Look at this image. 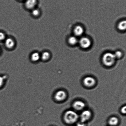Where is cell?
Here are the masks:
<instances>
[{
  "label": "cell",
  "mask_w": 126,
  "mask_h": 126,
  "mask_svg": "<svg viewBox=\"0 0 126 126\" xmlns=\"http://www.w3.org/2000/svg\"><path fill=\"white\" fill-rule=\"evenodd\" d=\"M79 115L77 113L74 111L70 110L67 111L64 114V120L67 124H72L78 120Z\"/></svg>",
  "instance_id": "obj_1"
},
{
  "label": "cell",
  "mask_w": 126,
  "mask_h": 126,
  "mask_svg": "<svg viewBox=\"0 0 126 126\" xmlns=\"http://www.w3.org/2000/svg\"><path fill=\"white\" fill-rule=\"evenodd\" d=\"M116 58L114 54L110 53H107L103 55L102 58V62L106 66H111L115 62Z\"/></svg>",
  "instance_id": "obj_2"
},
{
  "label": "cell",
  "mask_w": 126,
  "mask_h": 126,
  "mask_svg": "<svg viewBox=\"0 0 126 126\" xmlns=\"http://www.w3.org/2000/svg\"><path fill=\"white\" fill-rule=\"evenodd\" d=\"M80 45L84 49H87L90 47L91 44V41L86 37H83L79 41Z\"/></svg>",
  "instance_id": "obj_3"
},
{
  "label": "cell",
  "mask_w": 126,
  "mask_h": 126,
  "mask_svg": "<svg viewBox=\"0 0 126 126\" xmlns=\"http://www.w3.org/2000/svg\"><path fill=\"white\" fill-rule=\"evenodd\" d=\"M37 3V0H25V6L27 9L32 10L35 8Z\"/></svg>",
  "instance_id": "obj_4"
},
{
  "label": "cell",
  "mask_w": 126,
  "mask_h": 126,
  "mask_svg": "<svg viewBox=\"0 0 126 126\" xmlns=\"http://www.w3.org/2000/svg\"><path fill=\"white\" fill-rule=\"evenodd\" d=\"M95 79L91 76L85 77L83 80V83L85 86L87 87H92L95 83Z\"/></svg>",
  "instance_id": "obj_5"
},
{
  "label": "cell",
  "mask_w": 126,
  "mask_h": 126,
  "mask_svg": "<svg viewBox=\"0 0 126 126\" xmlns=\"http://www.w3.org/2000/svg\"><path fill=\"white\" fill-rule=\"evenodd\" d=\"M91 113L90 111L86 110L83 111L80 115L81 121L85 123V122L89 119L91 117Z\"/></svg>",
  "instance_id": "obj_6"
},
{
  "label": "cell",
  "mask_w": 126,
  "mask_h": 126,
  "mask_svg": "<svg viewBox=\"0 0 126 126\" xmlns=\"http://www.w3.org/2000/svg\"><path fill=\"white\" fill-rule=\"evenodd\" d=\"M66 97V94L65 91L60 90L58 91L55 95V98L56 101L60 102L64 100Z\"/></svg>",
  "instance_id": "obj_7"
},
{
  "label": "cell",
  "mask_w": 126,
  "mask_h": 126,
  "mask_svg": "<svg viewBox=\"0 0 126 126\" xmlns=\"http://www.w3.org/2000/svg\"><path fill=\"white\" fill-rule=\"evenodd\" d=\"M5 46L7 49H12L16 45L14 39L12 38H6L4 40Z\"/></svg>",
  "instance_id": "obj_8"
},
{
  "label": "cell",
  "mask_w": 126,
  "mask_h": 126,
  "mask_svg": "<svg viewBox=\"0 0 126 126\" xmlns=\"http://www.w3.org/2000/svg\"><path fill=\"white\" fill-rule=\"evenodd\" d=\"M73 106L74 109L76 110H81L84 108L85 105L82 101H77L74 102Z\"/></svg>",
  "instance_id": "obj_9"
},
{
  "label": "cell",
  "mask_w": 126,
  "mask_h": 126,
  "mask_svg": "<svg viewBox=\"0 0 126 126\" xmlns=\"http://www.w3.org/2000/svg\"><path fill=\"white\" fill-rule=\"evenodd\" d=\"M84 30L83 28L81 26L78 25L74 28V32L75 35L77 36H80L83 34Z\"/></svg>",
  "instance_id": "obj_10"
},
{
  "label": "cell",
  "mask_w": 126,
  "mask_h": 126,
  "mask_svg": "<svg viewBox=\"0 0 126 126\" xmlns=\"http://www.w3.org/2000/svg\"><path fill=\"white\" fill-rule=\"evenodd\" d=\"M31 60L33 62H37L41 59V55L39 53H33L31 56Z\"/></svg>",
  "instance_id": "obj_11"
},
{
  "label": "cell",
  "mask_w": 126,
  "mask_h": 126,
  "mask_svg": "<svg viewBox=\"0 0 126 126\" xmlns=\"http://www.w3.org/2000/svg\"><path fill=\"white\" fill-rule=\"evenodd\" d=\"M50 54L48 52H44L41 55V59L44 61H47L50 59Z\"/></svg>",
  "instance_id": "obj_12"
},
{
  "label": "cell",
  "mask_w": 126,
  "mask_h": 126,
  "mask_svg": "<svg viewBox=\"0 0 126 126\" xmlns=\"http://www.w3.org/2000/svg\"><path fill=\"white\" fill-rule=\"evenodd\" d=\"M118 123V118L116 117H112L110 119L109 123L111 126H114L117 125Z\"/></svg>",
  "instance_id": "obj_13"
},
{
  "label": "cell",
  "mask_w": 126,
  "mask_h": 126,
  "mask_svg": "<svg viewBox=\"0 0 126 126\" xmlns=\"http://www.w3.org/2000/svg\"><path fill=\"white\" fill-rule=\"evenodd\" d=\"M68 41L70 45H74L78 42V40L76 37L75 36H71L69 38Z\"/></svg>",
  "instance_id": "obj_14"
},
{
  "label": "cell",
  "mask_w": 126,
  "mask_h": 126,
  "mask_svg": "<svg viewBox=\"0 0 126 126\" xmlns=\"http://www.w3.org/2000/svg\"><path fill=\"white\" fill-rule=\"evenodd\" d=\"M126 20H123L118 23V29L121 31L125 30L126 29Z\"/></svg>",
  "instance_id": "obj_15"
},
{
  "label": "cell",
  "mask_w": 126,
  "mask_h": 126,
  "mask_svg": "<svg viewBox=\"0 0 126 126\" xmlns=\"http://www.w3.org/2000/svg\"><path fill=\"white\" fill-rule=\"evenodd\" d=\"M31 12L32 15L35 17H38L40 14V11L39 10L36 8L32 10Z\"/></svg>",
  "instance_id": "obj_16"
},
{
  "label": "cell",
  "mask_w": 126,
  "mask_h": 126,
  "mask_svg": "<svg viewBox=\"0 0 126 126\" xmlns=\"http://www.w3.org/2000/svg\"><path fill=\"white\" fill-rule=\"evenodd\" d=\"M116 59H119L122 57L123 54L121 51H117L114 54Z\"/></svg>",
  "instance_id": "obj_17"
},
{
  "label": "cell",
  "mask_w": 126,
  "mask_h": 126,
  "mask_svg": "<svg viewBox=\"0 0 126 126\" xmlns=\"http://www.w3.org/2000/svg\"><path fill=\"white\" fill-rule=\"evenodd\" d=\"M6 36L4 33L2 32H0V41H4L6 39Z\"/></svg>",
  "instance_id": "obj_18"
},
{
  "label": "cell",
  "mask_w": 126,
  "mask_h": 126,
  "mask_svg": "<svg viewBox=\"0 0 126 126\" xmlns=\"http://www.w3.org/2000/svg\"><path fill=\"white\" fill-rule=\"evenodd\" d=\"M3 77L0 76V88L2 87L4 83Z\"/></svg>",
  "instance_id": "obj_19"
},
{
  "label": "cell",
  "mask_w": 126,
  "mask_h": 126,
  "mask_svg": "<svg viewBox=\"0 0 126 126\" xmlns=\"http://www.w3.org/2000/svg\"><path fill=\"white\" fill-rule=\"evenodd\" d=\"M86 124L85 123L80 121L78 122L76 124V126H85Z\"/></svg>",
  "instance_id": "obj_20"
},
{
  "label": "cell",
  "mask_w": 126,
  "mask_h": 126,
  "mask_svg": "<svg viewBox=\"0 0 126 126\" xmlns=\"http://www.w3.org/2000/svg\"><path fill=\"white\" fill-rule=\"evenodd\" d=\"M126 106H125L124 107H122L121 109V111L122 113H123V114H126Z\"/></svg>",
  "instance_id": "obj_21"
},
{
  "label": "cell",
  "mask_w": 126,
  "mask_h": 126,
  "mask_svg": "<svg viewBox=\"0 0 126 126\" xmlns=\"http://www.w3.org/2000/svg\"><path fill=\"white\" fill-rule=\"evenodd\" d=\"M20 0V1H23V0Z\"/></svg>",
  "instance_id": "obj_22"
},
{
  "label": "cell",
  "mask_w": 126,
  "mask_h": 126,
  "mask_svg": "<svg viewBox=\"0 0 126 126\" xmlns=\"http://www.w3.org/2000/svg\"></svg>",
  "instance_id": "obj_23"
}]
</instances>
